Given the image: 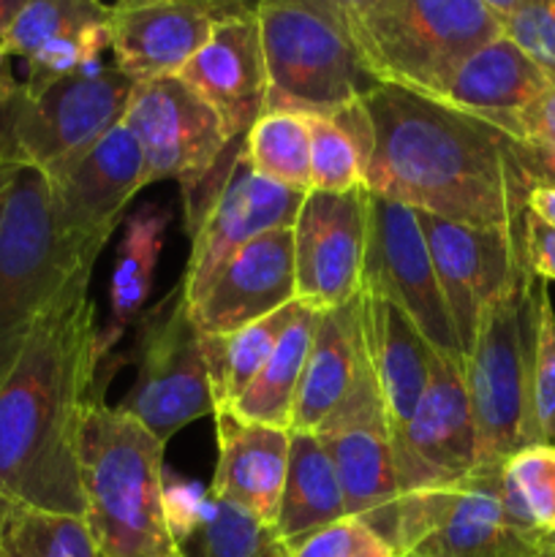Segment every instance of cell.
Returning a JSON list of instances; mask_svg holds the SVG:
<instances>
[{
  "label": "cell",
  "mask_w": 555,
  "mask_h": 557,
  "mask_svg": "<svg viewBox=\"0 0 555 557\" xmlns=\"http://www.w3.org/2000/svg\"><path fill=\"white\" fill-rule=\"evenodd\" d=\"M362 103L373 123L365 188L414 212L522 234L528 196L555 188V152L460 109L390 85Z\"/></svg>",
  "instance_id": "obj_1"
},
{
  "label": "cell",
  "mask_w": 555,
  "mask_h": 557,
  "mask_svg": "<svg viewBox=\"0 0 555 557\" xmlns=\"http://www.w3.org/2000/svg\"><path fill=\"white\" fill-rule=\"evenodd\" d=\"M90 272L71 275L0 384V498L71 517H85L79 435L96 397Z\"/></svg>",
  "instance_id": "obj_2"
},
{
  "label": "cell",
  "mask_w": 555,
  "mask_h": 557,
  "mask_svg": "<svg viewBox=\"0 0 555 557\" xmlns=\"http://www.w3.org/2000/svg\"><path fill=\"white\" fill-rule=\"evenodd\" d=\"M163 449L147 428L92 397L79 435L85 522L101 557L177 553L166 520Z\"/></svg>",
  "instance_id": "obj_3"
},
{
  "label": "cell",
  "mask_w": 555,
  "mask_h": 557,
  "mask_svg": "<svg viewBox=\"0 0 555 557\" xmlns=\"http://www.w3.org/2000/svg\"><path fill=\"white\" fill-rule=\"evenodd\" d=\"M354 44L379 85L439 98L457 65L504 36L488 0H343Z\"/></svg>",
  "instance_id": "obj_4"
},
{
  "label": "cell",
  "mask_w": 555,
  "mask_h": 557,
  "mask_svg": "<svg viewBox=\"0 0 555 557\" xmlns=\"http://www.w3.org/2000/svg\"><path fill=\"white\" fill-rule=\"evenodd\" d=\"M256 20L267 65L264 112L332 117L379 87L354 44L343 0H261Z\"/></svg>",
  "instance_id": "obj_5"
},
{
  "label": "cell",
  "mask_w": 555,
  "mask_h": 557,
  "mask_svg": "<svg viewBox=\"0 0 555 557\" xmlns=\"http://www.w3.org/2000/svg\"><path fill=\"white\" fill-rule=\"evenodd\" d=\"M76 270L92 267L60 228L47 174L0 163V384Z\"/></svg>",
  "instance_id": "obj_6"
},
{
  "label": "cell",
  "mask_w": 555,
  "mask_h": 557,
  "mask_svg": "<svg viewBox=\"0 0 555 557\" xmlns=\"http://www.w3.org/2000/svg\"><path fill=\"white\" fill-rule=\"evenodd\" d=\"M542 283L526 267L484 308L466 357L462 381L477 428L479 466H501L506 457L531 446L528 400Z\"/></svg>",
  "instance_id": "obj_7"
},
{
  "label": "cell",
  "mask_w": 555,
  "mask_h": 557,
  "mask_svg": "<svg viewBox=\"0 0 555 557\" xmlns=\"http://www.w3.org/2000/svg\"><path fill=\"white\" fill-rule=\"evenodd\" d=\"M136 82L114 65H87L38 92L16 87L0 103V163L52 174L123 123Z\"/></svg>",
  "instance_id": "obj_8"
},
{
  "label": "cell",
  "mask_w": 555,
  "mask_h": 557,
  "mask_svg": "<svg viewBox=\"0 0 555 557\" xmlns=\"http://www.w3.org/2000/svg\"><path fill=\"white\" fill-rule=\"evenodd\" d=\"M504 466V462H501ZM501 466H479L460 484L400 495L397 557H550V536L509 509Z\"/></svg>",
  "instance_id": "obj_9"
},
{
  "label": "cell",
  "mask_w": 555,
  "mask_h": 557,
  "mask_svg": "<svg viewBox=\"0 0 555 557\" xmlns=\"http://www.w3.org/2000/svg\"><path fill=\"white\" fill-rule=\"evenodd\" d=\"M125 359L136 364V379L118 408L158 441L166 444L185 424L215 417L205 348L183 283L136 321L134 346Z\"/></svg>",
  "instance_id": "obj_10"
},
{
  "label": "cell",
  "mask_w": 555,
  "mask_h": 557,
  "mask_svg": "<svg viewBox=\"0 0 555 557\" xmlns=\"http://www.w3.org/2000/svg\"><path fill=\"white\" fill-rule=\"evenodd\" d=\"M359 292L397 305L441 359L466 370L417 212L373 190H368V237Z\"/></svg>",
  "instance_id": "obj_11"
},
{
  "label": "cell",
  "mask_w": 555,
  "mask_h": 557,
  "mask_svg": "<svg viewBox=\"0 0 555 557\" xmlns=\"http://www.w3.org/2000/svg\"><path fill=\"white\" fill-rule=\"evenodd\" d=\"M207 196H196V205L185 207L190 234L188 264L183 272V288L188 302L199 297L212 272L232 253L254 239L278 228H292L305 194L270 183L256 174L243 158V147L226 163L218 180H207Z\"/></svg>",
  "instance_id": "obj_12"
},
{
  "label": "cell",
  "mask_w": 555,
  "mask_h": 557,
  "mask_svg": "<svg viewBox=\"0 0 555 557\" xmlns=\"http://www.w3.org/2000/svg\"><path fill=\"white\" fill-rule=\"evenodd\" d=\"M123 123L145 152L147 180L180 183L185 207L194 205L232 145L215 109L180 76L136 85Z\"/></svg>",
  "instance_id": "obj_13"
},
{
  "label": "cell",
  "mask_w": 555,
  "mask_h": 557,
  "mask_svg": "<svg viewBox=\"0 0 555 557\" xmlns=\"http://www.w3.org/2000/svg\"><path fill=\"white\" fill-rule=\"evenodd\" d=\"M313 435L324 444L335 466L346 517L362 522L381 544L392 549L400 484H397L390 424L373 370L337 408L335 417L321 424Z\"/></svg>",
  "instance_id": "obj_14"
},
{
  "label": "cell",
  "mask_w": 555,
  "mask_h": 557,
  "mask_svg": "<svg viewBox=\"0 0 555 557\" xmlns=\"http://www.w3.org/2000/svg\"><path fill=\"white\" fill-rule=\"evenodd\" d=\"M47 177L60 228L90 267L123 221L125 207L150 183L145 152L125 123Z\"/></svg>",
  "instance_id": "obj_15"
},
{
  "label": "cell",
  "mask_w": 555,
  "mask_h": 557,
  "mask_svg": "<svg viewBox=\"0 0 555 557\" xmlns=\"http://www.w3.org/2000/svg\"><path fill=\"white\" fill-rule=\"evenodd\" d=\"M417 218L466 359L484 308L528 267L522 234L446 221L428 212H417Z\"/></svg>",
  "instance_id": "obj_16"
},
{
  "label": "cell",
  "mask_w": 555,
  "mask_h": 557,
  "mask_svg": "<svg viewBox=\"0 0 555 557\" xmlns=\"http://www.w3.org/2000/svg\"><path fill=\"white\" fill-rule=\"evenodd\" d=\"M292 234L297 302L321 313L351 302L362 288L368 188L308 190Z\"/></svg>",
  "instance_id": "obj_17"
},
{
  "label": "cell",
  "mask_w": 555,
  "mask_h": 557,
  "mask_svg": "<svg viewBox=\"0 0 555 557\" xmlns=\"http://www.w3.org/2000/svg\"><path fill=\"white\" fill-rule=\"evenodd\" d=\"M400 495L460 484L479 468L477 428L457 364L435 354L433 375L411 422L392 438Z\"/></svg>",
  "instance_id": "obj_18"
},
{
  "label": "cell",
  "mask_w": 555,
  "mask_h": 557,
  "mask_svg": "<svg viewBox=\"0 0 555 557\" xmlns=\"http://www.w3.org/2000/svg\"><path fill=\"white\" fill-rule=\"evenodd\" d=\"M245 3L215 0H125L109 5V49L114 69L136 85L180 76L223 16Z\"/></svg>",
  "instance_id": "obj_19"
},
{
  "label": "cell",
  "mask_w": 555,
  "mask_h": 557,
  "mask_svg": "<svg viewBox=\"0 0 555 557\" xmlns=\"http://www.w3.org/2000/svg\"><path fill=\"white\" fill-rule=\"evenodd\" d=\"M297 302L294 234L278 228L229 256L190 305L199 335H229Z\"/></svg>",
  "instance_id": "obj_20"
},
{
  "label": "cell",
  "mask_w": 555,
  "mask_h": 557,
  "mask_svg": "<svg viewBox=\"0 0 555 557\" xmlns=\"http://www.w3.org/2000/svg\"><path fill=\"white\" fill-rule=\"evenodd\" d=\"M180 79L215 109L229 139H245L267 107V65L256 5L223 16L205 47L180 71Z\"/></svg>",
  "instance_id": "obj_21"
},
{
  "label": "cell",
  "mask_w": 555,
  "mask_h": 557,
  "mask_svg": "<svg viewBox=\"0 0 555 557\" xmlns=\"http://www.w3.org/2000/svg\"><path fill=\"white\" fill-rule=\"evenodd\" d=\"M218 466L210 493L218 500L248 511L275 528L286 484L292 433L264 424H250L221 408L215 411Z\"/></svg>",
  "instance_id": "obj_22"
},
{
  "label": "cell",
  "mask_w": 555,
  "mask_h": 557,
  "mask_svg": "<svg viewBox=\"0 0 555 557\" xmlns=\"http://www.w3.org/2000/svg\"><path fill=\"white\" fill-rule=\"evenodd\" d=\"M359 324L392 441L411 422L428 389L435 351L414 321L384 297L359 292Z\"/></svg>",
  "instance_id": "obj_23"
},
{
  "label": "cell",
  "mask_w": 555,
  "mask_h": 557,
  "mask_svg": "<svg viewBox=\"0 0 555 557\" xmlns=\"http://www.w3.org/2000/svg\"><path fill=\"white\" fill-rule=\"evenodd\" d=\"M550 87L547 76L506 36L462 60L433 101L484 120L520 141V114Z\"/></svg>",
  "instance_id": "obj_24"
},
{
  "label": "cell",
  "mask_w": 555,
  "mask_h": 557,
  "mask_svg": "<svg viewBox=\"0 0 555 557\" xmlns=\"http://www.w3.org/2000/svg\"><path fill=\"white\" fill-rule=\"evenodd\" d=\"M368 373L370 362L365 354L357 294L351 302L321 313L299 381L292 417L294 433H316L321 424L330 422Z\"/></svg>",
  "instance_id": "obj_25"
},
{
  "label": "cell",
  "mask_w": 555,
  "mask_h": 557,
  "mask_svg": "<svg viewBox=\"0 0 555 557\" xmlns=\"http://www.w3.org/2000/svg\"><path fill=\"white\" fill-rule=\"evenodd\" d=\"M169 223H172V210L163 205L139 207L125 221L123 239L114 256L112 281H109V313L103 326H98L96 348H92L96 375L107 364L109 354L120 346L125 332L145 315Z\"/></svg>",
  "instance_id": "obj_26"
},
{
  "label": "cell",
  "mask_w": 555,
  "mask_h": 557,
  "mask_svg": "<svg viewBox=\"0 0 555 557\" xmlns=\"http://www.w3.org/2000/svg\"><path fill=\"white\" fill-rule=\"evenodd\" d=\"M346 517L335 466L313 433H294L275 531L286 547Z\"/></svg>",
  "instance_id": "obj_27"
},
{
  "label": "cell",
  "mask_w": 555,
  "mask_h": 557,
  "mask_svg": "<svg viewBox=\"0 0 555 557\" xmlns=\"http://www.w3.org/2000/svg\"><path fill=\"white\" fill-rule=\"evenodd\" d=\"M321 310H313L299 302L297 313L292 315L286 332L281 335L278 346L272 348L261 373L250 381L248 389L226 411H232L234 417L250 424L292 430L299 381H303L305 362H308L310 346H313Z\"/></svg>",
  "instance_id": "obj_28"
},
{
  "label": "cell",
  "mask_w": 555,
  "mask_h": 557,
  "mask_svg": "<svg viewBox=\"0 0 555 557\" xmlns=\"http://www.w3.org/2000/svg\"><path fill=\"white\" fill-rule=\"evenodd\" d=\"M310 125V190L348 194L365 188L373 123L365 103H351L332 117H308Z\"/></svg>",
  "instance_id": "obj_29"
},
{
  "label": "cell",
  "mask_w": 555,
  "mask_h": 557,
  "mask_svg": "<svg viewBox=\"0 0 555 557\" xmlns=\"http://www.w3.org/2000/svg\"><path fill=\"white\" fill-rule=\"evenodd\" d=\"M297 305L299 302H292L288 308L278 310L256 324L243 326V330L229 332V335H201L215 411L232 406L248 389L250 381L261 373L272 348L286 332L288 321L297 313Z\"/></svg>",
  "instance_id": "obj_30"
},
{
  "label": "cell",
  "mask_w": 555,
  "mask_h": 557,
  "mask_svg": "<svg viewBox=\"0 0 555 557\" xmlns=\"http://www.w3.org/2000/svg\"><path fill=\"white\" fill-rule=\"evenodd\" d=\"M183 557H292L272 525L207 493L194 525L177 539Z\"/></svg>",
  "instance_id": "obj_31"
},
{
  "label": "cell",
  "mask_w": 555,
  "mask_h": 557,
  "mask_svg": "<svg viewBox=\"0 0 555 557\" xmlns=\"http://www.w3.org/2000/svg\"><path fill=\"white\" fill-rule=\"evenodd\" d=\"M243 158L256 174L283 188L310 190V125L292 112H264L243 139Z\"/></svg>",
  "instance_id": "obj_32"
},
{
  "label": "cell",
  "mask_w": 555,
  "mask_h": 557,
  "mask_svg": "<svg viewBox=\"0 0 555 557\" xmlns=\"http://www.w3.org/2000/svg\"><path fill=\"white\" fill-rule=\"evenodd\" d=\"M5 557H101L85 517L54 515L22 504H5L0 520Z\"/></svg>",
  "instance_id": "obj_33"
},
{
  "label": "cell",
  "mask_w": 555,
  "mask_h": 557,
  "mask_svg": "<svg viewBox=\"0 0 555 557\" xmlns=\"http://www.w3.org/2000/svg\"><path fill=\"white\" fill-rule=\"evenodd\" d=\"M112 9L96 0H25L16 14L3 52L9 58H30L47 44L60 38L85 36L109 25Z\"/></svg>",
  "instance_id": "obj_34"
},
{
  "label": "cell",
  "mask_w": 555,
  "mask_h": 557,
  "mask_svg": "<svg viewBox=\"0 0 555 557\" xmlns=\"http://www.w3.org/2000/svg\"><path fill=\"white\" fill-rule=\"evenodd\" d=\"M501 482L509 509L536 531L555 536V446L533 444L506 457Z\"/></svg>",
  "instance_id": "obj_35"
},
{
  "label": "cell",
  "mask_w": 555,
  "mask_h": 557,
  "mask_svg": "<svg viewBox=\"0 0 555 557\" xmlns=\"http://www.w3.org/2000/svg\"><path fill=\"white\" fill-rule=\"evenodd\" d=\"M501 33L555 85V0H488Z\"/></svg>",
  "instance_id": "obj_36"
},
{
  "label": "cell",
  "mask_w": 555,
  "mask_h": 557,
  "mask_svg": "<svg viewBox=\"0 0 555 557\" xmlns=\"http://www.w3.org/2000/svg\"><path fill=\"white\" fill-rule=\"evenodd\" d=\"M531 446H555V308L547 283L539 288L536 348L531 368V400H528Z\"/></svg>",
  "instance_id": "obj_37"
},
{
  "label": "cell",
  "mask_w": 555,
  "mask_h": 557,
  "mask_svg": "<svg viewBox=\"0 0 555 557\" xmlns=\"http://www.w3.org/2000/svg\"><path fill=\"white\" fill-rule=\"evenodd\" d=\"M379 547H386V544H381L362 522L354 517H343V520L299 539L297 544L288 547V553L292 557H359Z\"/></svg>",
  "instance_id": "obj_38"
},
{
  "label": "cell",
  "mask_w": 555,
  "mask_h": 557,
  "mask_svg": "<svg viewBox=\"0 0 555 557\" xmlns=\"http://www.w3.org/2000/svg\"><path fill=\"white\" fill-rule=\"evenodd\" d=\"M522 248H526V261L539 281L555 283V228L536 218L533 212L526 215V228H522Z\"/></svg>",
  "instance_id": "obj_39"
},
{
  "label": "cell",
  "mask_w": 555,
  "mask_h": 557,
  "mask_svg": "<svg viewBox=\"0 0 555 557\" xmlns=\"http://www.w3.org/2000/svg\"><path fill=\"white\" fill-rule=\"evenodd\" d=\"M520 141L555 152V85L520 114Z\"/></svg>",
  "instance_id": "obj_40"
},
{
  "label": "cell",
  "mask_w": 555,
  "mask_h": 557,
  "mask_svg": "<svg viewBox=\"0 0 555 557\" xmlns=\"http://www.w3.org/2000/svg\"><path fill=\"white\" fill-rule=\"evenodd\" d=\"M528 212L542 218L544 223L555 228V188H536L528 196Z\"/></svg>",
  "instance_id": "obj_41"
},
{
  "label": "cell",
  "mask_w": 555,
  "mask_h": 557,
  "mask_svg": "<svg viewBox=\"0 0 555 557\" xmlns=\"http://www.w3.org/2000/svg\"><path fill=\"white\" fill-rule=\"evenodd\" d=\"M25 0H0V52H3L5 36H9L11 25H14L16 14L22 11Z\"/></svg>",
  "instance_id": "obj_42"
},
{
  "label": "cell",
  "mask_w": 555,
  "mask_h": 557,
  "mask_svg": "<svg viewBox=\"0 0 555 557\" xmlns=\"http://www.w3.org/2000/svg\"><path fill=\"white\" fill-rule=\"evenodd\" d=\"M20 87L14 76V65H11V58L5 52H0V103L11 96V92Z\"/></svg>",
  "instance_id": "obj_43"
},
{
  "label": "cell",
  "mask_w": 555,
  "mask_h": 557,
  "mask_svg": "<svg viewBox=\"0 0 555 557\" xmlns=\"http://www.w3.org/2000/svg\"><path fill=\"white\" fill-rule=\"evenodd\" d=\"M359 557H397V555L392 553L390 547H379V549H373V553H365V555H359Z\"/></svg>",
  "instance_id": "obj_44"
},
{
  "label": "cell",
  "mask_w": 555,
  "mask_h": 557,
  "mask_svg": "<svg viewBox=\"0 0 555 557\" xmlns=\"http://www.w3.org/2000/svg\"><path fill=\"white\" fill-rule=\"evenodd\" d=\"M550 557H555V536H550Z\"/></svg>",
  "instance_id": "obj_45"
},
{
  "label": "cell",
  "mask_w": 555,
  "mask_h": 557,
  "mask_svg": "<svg viewBox=\"0 0 555 557\" xmlns=\"http://www.w3.org/2000/svg\"><path fill=\"white\" fill-rule=\"evenodd\" d=\"M163 557H183L180 553H172V555H163Z\"/></svg>",
  "instance_id": "obj_46"
},
{
  "label": "cell",
  "mask_w": 555,
  "mask_h": 557,
  "mask_svg": "<svg viewBox=\"0 0 555 557\" xmlns=\"http://www.w3.org/2000/svg\"><path fill=\"white\" fill-rule=\"evenodd\" d=\"M0 557H5V553H3V549H0Z\"/></svg>",
  "instance_id": "obj_47"
}]
</instances>
